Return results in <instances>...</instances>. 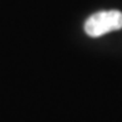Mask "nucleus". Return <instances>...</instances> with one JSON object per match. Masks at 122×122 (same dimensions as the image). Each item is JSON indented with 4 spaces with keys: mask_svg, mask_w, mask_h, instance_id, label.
<instances>
[{
    "mask_svg": "<svg viewBox=\"0 0 122 122\" xmlns=\"http://www.w3.org/2000/svg\"><path fill=\"white\" fill-rule=\"evenodd\" d=\"M120 29H122V13L117 10L95 13L85 23V32L91 37H100Z\"/></svg>",
    "mask_w": 122,
    "mask_h": 122,
    "instance_id": "1",
    "label": "nucleus"
}]
</instances>
